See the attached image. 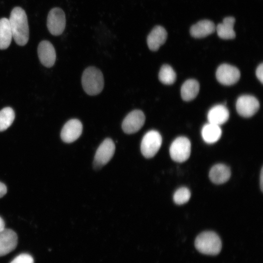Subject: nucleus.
Masks as SVG:
<instances>
[{
	"label": "nucleus",
	"instance_id": "nucleus-17",
	"mask_svg": "<svg viewBox=\"0 0 263 263\" xmlns=\"http://www.w3.org/2000/svg\"><path fill=\"white\" fill-rule=\"evenodd\" d=\"M229 113L227 108L223 105H217L211 108L207 113L209 123L220 126L228 119Z\"/></svg>",
	"mask_w": 263,
	"mask_h": 263
},
{
	"label": "nucleus",
	"instance_id": "nucleus-16",
	"mask_svg": "<svg viewBox=\"0 0 263 263\" xmlns=\"http://www.w3.org/2000/svg\"><path fill=\"white\" fill-rule=\"evenodd\" d=\"M231 176L230 168L223 164L213 166L209 172L210 180L216 184H222L227 182Z\"/></svg>",
	"mask_w": 263,
	"mask_h": 263
},
{
	"label": "nucleus",
	"instance_id": "nucleus-12",
	"mask_svg": "<svg viewBox=\"0 0 263 263\" xmlns=\"http://www.w3.org/2000/svg\"><path fill=\"white\" fill-rule=\"evenodd\" d=\"M38 54L41 63L44 66L52 67L56 61V53L52 44L48 40H42L38 44Z\"/></svg>",
	"mask_w": 263,
	"mask_h": 263
},
{
	"label": "nucleus",
	"instance_id": "nucleus-15",
	"mask_svg": "<svg viewBox=\"0 0 263 263\" xmlns=\"http://www.w3.org/2000/svg\"><path fill=\"white\" fill-rule=\"evenodd\" d=\"M215 29L216 26L213 21L203 19L192 25L189 32L190 35L194 38H203L213 33Z\"/></svg>",
	"mask_w": 263,
	"mask_h": 263
},
{
	"label": "nucleus",
	"instance_id": "nucleus-3",
	"mask_svg": "<svg viewBox=\"0 0 263 263\" xmlns=\"http://www.w3.org/2000/svg\"><path fill=\"white\" fill-rule=\"evenodd\" d=\"M82 85L85 92L90 95L99 94L104 87L102 73L94 67L86 68L82 76Z\"/></svg>",
	"mask_w": 263,
	"mask_h": 263
},
{
	"label": "nucleus",
	"instance_id": "nucleus-24",
	"mask_svg": "<svg viewBox=\"0 0 263 263\" xmlns=\"http://www.w3.org/2000/svg\"><path fill=\"white\" fill-rule=\"evenodd\" d=\"M190 196V192L188 188H180L175 192L173 195V200L177 205H183L188 201Z\"/></svg>",
	"mask_w": 263,
	"mask_h": 263
},
{
	"label": "nucleus",
	"instance_id": "nucleus-6",
	"mask_svg": "<svg viewBox=\"0 0 263 263\" xmlns=\"http://www.w3.org/2000/svg\"><path fill=\"white\" fill-rule=\"evenodd\" d=\"M66 25L65 15L60 8L55 7L49 12L47 26L49 32L54 36L60 35L64 31Z\"/></svg>",
	"mask_w": 263,
	"mask_h": 263
},
{
	"label": "nucleus",
	"instance_id": "nucleus-18",
	"mask_svg": "<svg viewBox=\"0 0 263 263\" xmlns=\"http://www.w3.org/2000/svg\"><path fill=\"white\" fill-rule=\"evenodd\" d=\"M235 19L233 17H227L224 19L222 23L216 27L218 37L223 39H232L235 38L236 34L233 27Z\"/></svg>",
	"mask_w": 263,
	"mask_h": 263
},
{
	"label": "nucleus",
	"instance_id": "nucleus-21",
	"mask_svg": "<svg viewBox=\"0 0 263 263\" xmlns=\"http://www.w3.org/2000/svg\"><path fill=\"white\" fill-rule=\"evenodd\" d=\"M13 37L9 19H0V49H7L11 44Z\"/></svg>",
	"mask_w": 263,
	"mask_h": 263
},
{
	"label": "nucleus",
	"instance_id": "nucleus-23",
	"mask_svg": "<svg viewBox=\"0 0 263 263\" xmlns=\"http://www.w3.org/2000/svg\"><path fill=\"white\" fill-rule=\"evenodd\" d=\"M159 79L162 83L170 85L174 83L176 75L172 68L167 64L163 65L158 75Z\"/></svg>",
	"mask_w": 263,
	"mask_h": 263
},
{
	"label": "nucleus",
	"instance_id": "nucleus-22",
	"mask_svg": "<svg viewBox=\"0 0 263 263\" xmlns=\"http://www.w3.org/2000/svg\"><path fill=\"white\" fill-rule=\"evenodd\" d=\"M15 113L10 107H5L0 111V132L7 129L15 119Z\"/></svg>",
	"mask_w": 263,
	"mask_h": 263
},
{
	"label": "nucleus",
	"instance_id": "nucleus-20",
	"mask_svg": "<svg viewBox=\"0 0 263 263\" xmlns=\"http://www.w3.org/2000/svg\"><path fill=\"white\" fill-rule=\"evenodd\" d=\"M200 85L198 82L192 79L186 80L181 88V95L182 99L187 101L195 98L199 93Z\"/></svg>",
	"mask_w": 263,
	"mask_h": 263
},
{
	"label": "nucleus",
	"instance_id": "nucleus-25",
	"mask_svg": "<svg viewBox=\"0 0 263 263\" xmlns=\"http://www.w3.org/2000/svg\"><path fill=\"white\" fill-rule=\"evenodd\" d=\"M10 263H34V262L30 255L23 253L15 258Z\"/></svg>",
	"mask_w": 263,
	"mask_h": 263
},
{
	"label": "nucleus",
	"instance_id": "nucleus-19",
	"mask_svg": "<svg viewBox=\"0 0 263 263\" xmlns=\"http://www.w3.org/2000/svg\"><path fill=\"white\" fill-rule=\"evenodd\" d=\"M201 133L205 142L208 144H213L220 138L222 130L220 126L208 123L204 126Z\"/></svg>",
	"mask_w": 263,
	"mask_h": 263
},
{
	"label": "nucleus",
	"instance_id": "nucleus-14",
	"mask_svg": "<svg viewBox=\"0 0 263 263\" xmlns=\"http://www.w3.org/2000/svg\"><path fill=\"white\" fill-rule=\"evenodd\" d=\"M167 36V32L163 26H154L147 36V42L149 48L152 51L158 50L166 42Z\"/></svg>",
	"mask_w": 263,
	"mask_h": 263
},
{
	"label": "nucleus",
	"instance_id": "nucleus-10",
	"mask_svg": "<svg viewBox=\"0 0 263 263\" xmlns=\"http://www.w3.org/2000/svg\"><path fill=\"white\" fill-rule=\"evenodd\" d=\"M240 75L238 69L227 64L219 66L216 73L217 80L225 85H231L236 83L240 79Z\"/></svg>",
	"mask_w": 263,
	"mask_h": 263
},
{
	"label": "nucleus",
	"instance_id": "nucleus-27",
	"mask_svg": "<svg viewBox=\"0 0 263 263\" xmlns=\"http://www.w3.org/2000/svg\"><path fill=\"white\" fill-rule=\"evenodd\" d=\"M7 192L6 186L0 182V198L3 197Z\"/></svg>",
	"mask_w": 263,
	"mask_h": 263
},
{
	"label": "nucleus",
	"instance_id": "nucleus-13",
	"mask_svg": "<svg viewBox=\"0 0 263 263\" xmlns=\"http://www.w3.org/2000/svg\"><path fill=\"white\" fill-rule=\"evenodd\" d=\"M18 244V236L13 230L4 228L0 232V256L13 251Z\"/></svg>",
	"mask_w": 263,
	"mask_h": 263
},
{
	"label": "nucleus",
	"instance_id": "nucleus-7",
	"mask_svg": "<svg viewBox=\"0 0 263 263\" xmlns=\"http://www.w3.org/2000/svg\"><path fill=\"white\" fill-rule=\"evenodd\" d=\"M115 151V145L110 138H106L98 147L94 160L95 169L106 165L112 158Z\"/></svg>",
	"mask_w": 263,
	"mask_h": 263
},
{
	"label": "nucleus",
	"instance_id": "nucleus-29",
	"mask_svg": "<svg viewBox=\"0 0 263 263\" xmlns=\"http://www.w3.org/2000/svg\"><path fill=\"white\" fill-rule=\"evenodd\" d=\"M5 228V223L3 220L0 217V232Z\"/></svg>",
	"mask_w": 263,
	"mask_h": 263
},
{
	"label": "nucleus",
	"instance_id": "nucleus-1",
	"mask_svg": "<svg viewBox=\"0 0 263 263\" xmlns=\"http://www.w3.org/2000/svg\"><path fill=\"white\" fill-rule=\"evenodd\" d=\"M9 21L16 43L19 46L26 44L29 40V30L25 11L20 7H14L11 12Z\"/></svg>",
	"mask_w": 263,
	"mask_h": 263
},
{
	"label": "nucleus",
	"instance_id": "nucleus-26",
	"mask_svg": "<svg viewBox=\"0 0 263 263\" xmlns=\"http://www.w3.org/2000/svg\"><path fill=\"white\" fill-rule=\"evenodd\" d=\"M256 75L258 79L263 83V64L261 63L257 68Z\"/></svg>",
	"mask_w": 263,
	"mask_h": 263
},
{
	"label": "nucleus",
	"instance_id": "nucleus-28",
	"mask_svg": "<svg viewBox=\"0 0 263 263\" xmlns=\"http://www.w3.org/2000/svg\"><path fill=\"white\" fill-rule=\"evenodd\" d=\"M260 188L261 190H263V168L261 169V174H260Z\"/></svg>",
	"mask_w": 263,
	"mask_h": 263
},
{
	"label": "nucleus",
	"instance_id": "nucleus-11",
	"mask_svg": "<svg viewBox=\"0 0 263 263\" xmlns=\"http://www.w3.org/2000/svg\"><path fill=\"white\" fill-rule=\"evenodd\" d=\"M82 124L78 119H72L63 126L60 133L61 139L65 143H72L77 140L82 132Z\"/></svg>",
	"mask_w": 263,
	"mask_h": 263
},
{
	"label": "nucleus",
	"instance_id": "nucleus-5",
	"mask_svg": "<svg viewBox=\"0 0 263 263\" xmlns=\"http://www.w3.org/2000/svg\"><path fill=\"white\" fill-rule=\"evenodd\" d=\"M191 152V143L189 140L184 136L176 138L169 148L171 159L177 162L186 161L189 157Z\"/></svg>",
	"mask_w": 263,
	"mask_h": 263
},
{
	"label": "nucleus",
	"instance_id": "nucleus-9",
	"mask_svg": "<svg viewBox=\"0 0 263 263\" xmlns=\"http://www.w3.org/2000/svg\"><path fill=\"white\" fill-rule=\"evenodd\" d=\"M145 121V116L141 111H132L124 118L122 125V129L128 134L135 133L143 127Z\"/></svg>",
	"mask_w": 263,
	"mask_h": 263
},
{
	"label": "nucleus",
	"instance_id": "nucleus-2",
	"mask_svg": "<svg viewBox=\"0 0 263 263\" xmlns=\"http://www.w3.org/2000/svg\"><path fill=\"white\" fill-rule=\"evenodd\" d=\"M195 246L200 253L209 255H216L221 251L222 242L219 236L214 232L206 231L197 236Z\"/></svg>",
	"mask_w": 263,
	"mask_h": 263
},
{
	"label": "nucleus",
	"instance_id": "nucleus-4",
	"mask_svg": "<svg viewBox=\"0 0 263 263\" xmlns=\"http://www.w3.org/2000/svg\"><path fill=\"white\" fill-rule=\"evenodd\" d=\"M162 138L156 131L147 132L143 136L141 143V151L144 157L150 158L153 157L161 146Z\"/></svg>",
	"mask_w": 263,
	"mask_h": 263
},
{
	"label": "nucleus",
	"instance_id": "nucleus-8",
	"mask_svg": "<svg viewBox=\"0 0 263 263\" xmlns=\"http://www.w3.org/2000/svg\"><path fill=\"white\" fill-rule=\"evenodd\" d=\"M238 113L244 117H249L255 114L260 108V103L256 97L250 95L240 96L236 102Z\"/></svg>",
	"mask_w": 263,
	"mask_h": 263
}]
</instances>
